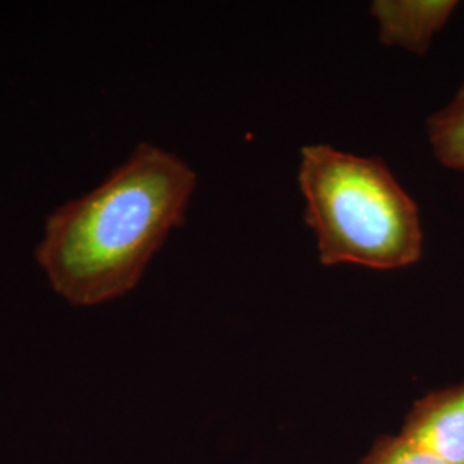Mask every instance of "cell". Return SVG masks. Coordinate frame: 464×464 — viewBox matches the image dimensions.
Here are the masks:
<instances>
[{"instance_id": "5", "label": "cell", "mask_w": 464, "mask_h": 464, "mask_svg": "<svg viewBox=\"0 0 464 464\" xmlns=\"http://www.w3.org/2000/svg\"><path fill=\"white\" fill-rule=\"evenodd\" d=\"M427 133L435 159L464 172V84L444 109L429 117Z\"/></svg>"}, {"instance_id": "1", "label": "cell", "mask_w": 464, "mask_h": 464, "mask_svg": "<svg viewBox=\"0 0 464 464\" xmlns=\"http://www.w3.org/2000/svg\"><path fill=\"white\" fill-rule=\"evenodd\" d=\"M197 184L176 153L136 145L102 183L45 217L34 260L50 289L76 308L130 295L186 222Z\"/></svg>"}, {"instance_id": "3", "label": "cell", "mask_w": 464, "mask_h": 464, "mask_svg": "<svg viewBox=\"0 0 464 464\" xmlns=\"http://www.w3.org/2000/svg\"><path fill=\"white\" fill-rule=\"evenodd\" d=\"M449 464H464V382L418 399L401 431Z\"/></svg>"}, {"instance_id": "2", "label": "cell", "mask_w": 464, "mask_h": 464, "mask_svg": "<svg viewBox=\"0 0 464 464\" xmlns=\"http://www.w3.org/2000/svg\"><path fill=\"white\" fill-rule=\"evenodd\" d=\"M298 183L322 266L398 270L421 258L418 205L381 159L308 145Z\"/></svg>"}, {"instance_id": "6", "label": "cell", "mask_w": 464, "mask_h": 464, "mask_svg": "<svg viewBox=\"0 0 464 464\" xmlns=\"http://www.w3.org/2000/svg\"><path fill=\"white\" fill-rule=\"evenodd\" d=\"M360 464H449L401 435H382Z\"/></svg>"}, {"instance_id": "4", "label": "cell", "mask_w": 464, "mask_h": 464, "mask_svg": "<svg viewBox=\"0 0 464 464\" xmlns=\"http://www.w3.org/2000/svg\"><path fill=\"white\" fill-rule=\"evenodd\" d=\"M456 7L454 0H377L370 13L379 23V38L385 47L423 55Z\"/></svg>"}]
</instances>
